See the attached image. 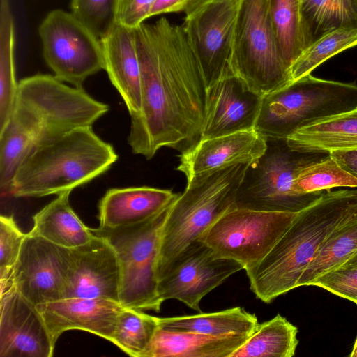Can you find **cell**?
I'll use <instances>...</instances> for the list:
<instances>
[{"label":"cell","instance_id":"cell-1","mask_svg":"<svg viewBox=\"0 0 357 357\" xmlns=\"http://www.w3.org/2000/svg\"><path fill=\"white\" fill-rule=\"evenodd\" d=\"M140 66V111L130 116L128 142L151 159L162 147L181 152L200 138L207 87L182 26L161 17L134 29Z\"/></svg>","mask_w":357,"mask_h":357},{"label":"cell","instance_id":"cell-2","mask_svg":"<svg viewBox=\"0 0 357 357\" xmlns=\"http://www.w3.org/2000/svg\"><path fill=\"white\" fill-rule=\"evenodd\" d=\"M357 215V188L328 190L297 213L270 252L245 269L256 298L270 303L297 287L323 243L340 225Z\"/></svg>","mask_w":357,"mask_h":357},{"label":"cell","instance_id":"cell-3","mask_svg":"<svg viewBox=\"0 0 357 357\" xmlns=\"http://www.w3.org/2000/svg\"><path fill=\"white\" fill-rule=\"evenodd\" d=\"M109 109L83 88L69 86L54 75L36 74L18 82L13 112L0 137L26 158L38 146L92 126Z\"/></svg>","mask_w":357,"mask_h":357},{"label":"cell","instance_id":"cell-4","mask_svg":"<svg viewBox=\"0 0 357 357\" xmlns=\"http://www.w3.org/2000/svg\"><path fill=\"white\" fill-rule=\"evenodd\" d=\"M117 160L113 146L92 126L77 128L33 149L15 174L10 195L41 197L71 192L107 172Z\"/></svg>","mask_w":357,"mask_h":357},{"label":"cell","instance_id":"cell-5","mask_svg":"<svg viewBox=\"0 0 357 357\" xmlns=\"http://www.w3.org/2000/svg\"><path fill=\"white\" fill-rule=\"evenodd\" d=\"M249 164L197 176L170 205L162 231L158 280L176 257L197 241L222 215L235 208Z\"/></svg>","mask_w":357,"mask_h":357},{"label":"cell","instance_id":"cell-6","mask_svg":"<svg viewBox=\"0 0 357 357\" xmlns=\"http://www.w3.org/2000/svg\"><path fill=\"white\" fill-rule=\"evenodd\" d=\"M330 156L328 151L294 149L287 138H267L264 154L246 169L235 208L298 213L319 199L324 191L298 192L294 186L296 176L306 166Z\"/></svg>","mask_w":357,"mask_h":357},{"label":"cell","instance_id":"cell-7","mask_svg":"<svg viewBox=\"0 0 357 357\" xmlns=\"http://www.w3.org/2000/svg\"><path fill=\"white\" fill-rule=\"evenodd\" d=\"M357 109V85L309 74L262 97L255 129L267 138H287L296 130Z\"/></svg>","mask_w":357,"mask_h":357},{"label":"cell","instance_id":"cell-8","mask_svg":"<svg viewBox=\"0 0 357 357\" xmlns=\"http://www.w3.org/2000/svg\"><path fill=\"white\" fill-rule=\"evenodd\" d=\"M170 205L137 224L91 229L105 237L116 252L121 268L120 303L124 307L160 311L163 302L158 291V264L162 231Z\"/></svg>","mask_w":357,"mask_h":357},{"label":"cell","instance_id":"cell-9","mask_svg":"<svg viewBox=\"0 0 357 357\" xmlns=\"http://www.w3.org/2000/svg\"><path fill=\"white\" fill-rule=\"evenodd\" d=\"M232 69L250 91L262 97L292 82L291 70L277 46L267 0H242Z\"/></svg>","mask_w":357,"mask_h":357},{"label":"cell","instance_id":"cell-10","mask_svg":"<svg viewBox=\"0 0 357 357\" xmlns=\"http://www.w3.org/2000/svg\"><path fill=\"white\" fill-rule=\"evenodd\" d=\"M38 33L44 60L60 81L82 88L89 77L105 70L100 40L71 12L51 10Z\"/></svg>","mask_w":357,"mask_h":357},{"label":"cell","instance_id":"cell-11","mask_svg":"<svg viewBox=\"0 0 357 357\" xmlns=\"http://www.w3.org/2000/svg\"><path fill=\"white\" fill-rule=\"evenodd\" d=\"M297 213L264 212L234 208L199 238L219 257L244 270L259 262L289 227Z\"/></svg>","mask_w":357,"mask_h":357},{"label":"cell","instance_id":"cell-12","mask_svg":"<svg viewBox=\"0 0 357 357\" xmlns=\"http://www.w3.org/2000/svg\"><path fill=\"white\" fill-rule=\"evenodd\" d=\"M242 0H206L185 14L181 25L197 58L207 89L234 75L232 57Z\"/></svg>","mask_w":357,"mask_h":357},{"label":"cell","instance_id":"cell-13","mask_svg":"<svg viewBox=\"0 0 357 357\" xmlns=\"http://www.w3.org/2000/svg\"><path fill=\"white\" fill-rule=\"evenodd\" d=\"M241 270V264L218 257L198 240L179 253L159 278L158 295L162 302L176 299L200 312L202 299Z\"/></svg>","mask_w":357,"mask_h":357},{"label":"cell","instance_id":"cell-14","mask_svg":"<svg viewBox=\"0 0 357 357\" xmlns=\"http://www.w3.org/2000/svg\"><path fill=\"white\" fill-rule=\"evenodd\" d=\"M73 265L71 249L26 234L13 271L15 288L35 305L63 299Z\"/></svg>","mask_w":357,"mask_h":357},{"label":"cell","instance_id":"cell-15","mask_svg":"<svg viewBox=\"0 0 357 357\" xmlns=\"http://www.w3.org/2000/svg\"><path fill=\"white\" fill-rule=\"evenodd\" d=\"M0 301V356H52L56 344L36 305L15 288Z\"/></svg>","mask_w":357,"mask_h":357},{"label":"cell","instance_id":"cell-16","mask_svg":"<svg viewBox=\"0 0 357 357\" xmlns=\"http://www.w3.org/2000/svg\"><path fill=\"white\" fill-rule=\"evenodd\" d=\"M71 251L74 265L65 298H104L120 303L121 268L109 242L95 234Z\"/></svg>","mask_w":357,"mask_h":357},{"label":"cell","instance_id":"cell-17","mask_svg":"<svg viewBox=\"0 0 357 357\" xmlns=\"http://www.w3.org/2000/svg\"><path fill=\"white\" fill-rule=\"evenodd\" d=\"M267 137L255 128L199 139L179 155L176 169L187 181L239 164H250L261 156Z\"/></svg>","mask_w":357,"mask_h":357},{"label":"cell","instance_id":"cell-18","mask_svg":"<svg viewBox=\"0 0 357 357\" xmlns=\"http://www.w3.org/2000/svg\"><path fill=\"white\" fill-rule=\"evenodd\" d=\"M261 100L236 75L220 79L207 89L199 139L255 129Z\"/></svg>","mask_w":357,"mask_h":357},{"label":"cell","instance_id":"cell-19","mask_svg":"<svg viewBox=\"0 0 357 357\" xmlns=\"http://www.w3.org/2000/svg\"><path fill=\"white\" fill-rule=\"evenodd\" d=\"M54 344L65 331L81 330L112 342L124 306L104 298H67L36 305Z\"/></svg>","mask_w":357,"mask_h":357},{"label":"cell","instance_id":"cell-20","mask_svg":"<svg viewBox=\"0 0 357 357\" xmlns=\"http://www.w3.org/2000/svg\"><path fill=\"white\" fill-rule=\"evenodd\" d=\"M105 70L130 115L140 111L141 75L134 29L114 23L100 39Z\"/></svg>","mask_w":357,"mask_h":357},{"label":"cell","instance_id":"cell-21","mask_svg":"<svg viewBox=\"0 0 357 357\" xmlns=\"http://www.w3.org/2000/svg\"><path fill=\"white\" fill-rule=\"evenodd\" d=\"M178 195L150 186L110 188L98 204L99 227L115 228L145 221L167 208Z\"/></svg>","mask_w":357,"mask_h":357},{"label":"cell","instance_id":"cell-22","mask_svg":"<svg viewBox=\"0 0 357 357\" xmlns=\"http://www.w3.org/2000/svg\"><path fill=\"white\" fill-rule=\"evenodd\" d=\"M249 336H213L159 326L141 357H229Z\"/></svg>","mask_w":357,"mask_h":357},{"label":"cell","instance_id":"cell-23","mask_svg":"<svg viewBox=\"0 0 357 357\" xmlns=\"http://www.w3.org/2000/svg\"><path fill=\"white\" fill-rule=\"evenodd\" d=\"M71 192L60 194L36 213L30 236L73 249L91 240L95 234L74 212L69 202Z\"/></svg>","mask_w":357,"mask_h":357},{"label":"cell","instance_id":"cell-24","mask_svg":"<svg viewBox=\"0 0 357 357\" xmlns=\"http://www.w3.org/2000/svg\"><path fill=\"white\" fill-rule=\"evenodd\" d=\"M287 141L298 149L328 152L357 149V109L301 128Z\"/></svg>","mask_w":357,"mask_h":357},{"label":"cell","instance_id":"cell-25","mask_svg":"<svg viewBox=\"0 0 357 357\" xmlns=\"http://www.w3.org/2000/svg\"><path fill=\"white\" fill-rule=\"evenodd\" d=\"M158 321L159 326L167 330L213 336H250L259 324L255 314L241 307L193 315L158 317Z\"/></svg>","mask_w":357,"mask_h":357},{"label":"cell","instance_id":"cell-26","mask_svg":"<svg viewBox=\"0 0 357 357\" xmlns=\"http://www.w3.org/2000/svg\"><path fill=\"white\" fill-rule=\"evenodd\" d=\"M303 52L334 30L357 26V0H301Z\"/></svg>","mask_w":357,"mask_h":357},{"label":"cell","instance_id":"cell-27","mask_svg":"<svg viewBox=\"0 0 357 357\" xmlns=\"http://www.w3.org/2000/svg\"><path fill=\"white\" fill-rule=\"evenodd\" d=\"M297 328L278 314L259 324L255 331L229 357H291L298 343Z\"/></svg>","mask_w":357,"mask_h":357},{"label":"cell","instance_id":"cell-28","mask_svg":"<svg viewBox=\"0 0 357 357\" xmlns=\"http://www.w3.org/2000/svg\"><path fill=\"white\" fill-rule=\"evenodd\" d=\"M357 252V215L337 227L327 238L299 279L297 287L312 285L321 275L347 261Z\"/></svg>","mask_w":357,"mask_h":357},{"label":"cell","instance_id":"cell-29","mask_svg":"<svg viewBox=\"0 0 357 357\" xmlns=\"http://www.w3.org/2000/svg\"><path fill=\"white\" fill-rule=\"evenodd\" d=\"M14 46V19L10 1L0 0V131L11 116L18 89Z\"/></svg>","mask_w":357,"mask_h":357},{"label":"cell","instance_id":"cell-30","mask_svg":"<svg viewBox=\"0 0 357 357\" xmlns=\"http://www.w3.org/2000/svg\"><path fill=\"white\" fill-rule=\"evenodd\" d=\"M267 5L279 52L291 70L303 52L301 0H267Z\"/></svg>","mask_w":357,"mask_h":357},{"label":"cell","instance_id":"cell-31","mask_svg":"<svg viewBox=\"0 0 357 357\" xmlns=\"http://www.w3.org/2000/svg\"><path fill=\"white\" fill-rule=\"evenodd\" d=\"M158 327V317L124 307L119 315L111 342L130 356L141 357Z\"/></svg>","mask_w":357,"mask_h":357},{"label":"cell","instance_id":"cell-32","mask_svg":"<svg viewBox=\"0 0 357 357\" xmlns=\"http://www.w3.org/2000/svg\"><path fill=\"white\" fill-rule=\"evenodd\" d=\"M357 46V26L341 28L323 36L306 48L291 68L292 82L305 77L332 56Z\"/></svg>","mask_w":357,"mask_h":357},{"label":"cell","instance_id":"cell-33","mask_svg":"<svg viewBox=\"0 0 357 357\" xmlns=\"http://www.w3.org/2000/svg\"><path fill=\"white\" fill-rule=\"evenodd\" d=\"M294 186L300 193L328 191L339 187L357 188V178L330 156L301 169L295 178Z\"/></svg>","mask_w":357,"mask_h":357},{"label":"cell","instance_id":"cell-34","mask_svg":"<svg viewBox=\"0 0 357 357\" xmlns=\"http://www.w3.org/2000/svg\"><path fill=\"white\" fill-rule=\"evenodd\" d=\"M26 234L13 216L0 217V296L15 288L13 275Z\"/></svg>","mask_w":357,"mask_h":357},{"label":"cell","instance_id":"cell-35","mask_svg":"<svg viewBox=\"0 0 357 357\" xmlns=\"http://www.w3.org/2000/svg\"><path fill=\"white\" fill-rule=\"evenodd\" d=\"M115 0H70L73 15L100 40L114 21Z\"/></svg>","mask_w":357,"mask_h":357},{"label":"cell","instance_id":"cell-36","mask_svg":"<svg viewBox=\"0 0 357 357\" xmlns=\"http://www.w3.org/2000/svg\"><path fill=\"white\" fill-rule=\"evenodd\" d=\"M317 286L357 304V261L348 260L315 280Z\"/></svg>","mask_w":357,"mask_h":357},{"label":"cell","instance_id":"cell-37","mask_svg":"<svg viewBox=\"0 0 357 357\" xmlns=\"http://www.w3.org/2000/svg\"><path fill=\"white\" fill-rule=\"evenodd\" d=\"M156 0H115V23L134 29L149 17Z\"/></svg>","mask_w":357,"mask_h":357},{"label":"cell","instance_id":"cell-38","mask_svg":"<svg viewBox=\"0 0 357 357\" xmlns=\"http://www.w3.org/2000/svg\"><path fill=\"white\" fill-rule=\"evenodd\" d=\"M206 1V0H156L151 11L150 17L164 13L183 12L186 14Z\"/></svg>","mask_w":357,"mask_h":357},{"label":"cell","instance_id":"cell-39","mask_svg":"<svg viewBox=\"0 0 357 357\" xmlns=\"http://www.w3.org/2000/svg\"><path fill=\"white\" fill-rule=\"evenodd\" d=\"M330 153L342 169L357 178V149L335 150Z\"/></svg>","mask_w":357,"mask_h":357},{"label":"cell","instance_id":"cell-40","mask_svg":"<svg viewBox=\"0 0 357 357\" xmlns=\"http://www.w3.org/2000/svg\"><path fill=\"white\" fill-rule=\"evenodd\" d=\"M349 356L357 357V337L356 338L353 349H352L351 354H349Z\"/></svg>","mask_w":357,"mask_h":357},{"label":"cell","instance_id":"cell-41","mask_svg":"<svg viewBox=\"0 0 357 357\" xmlns=\"http://www.w3.org/2000/svg\"><path fill=\"white\" fill-rule=\"evenodd\" d=\"M349 260L357 261V252Z\"/></svg>","mask_w":357,"mask_h":357}]
</instances>
